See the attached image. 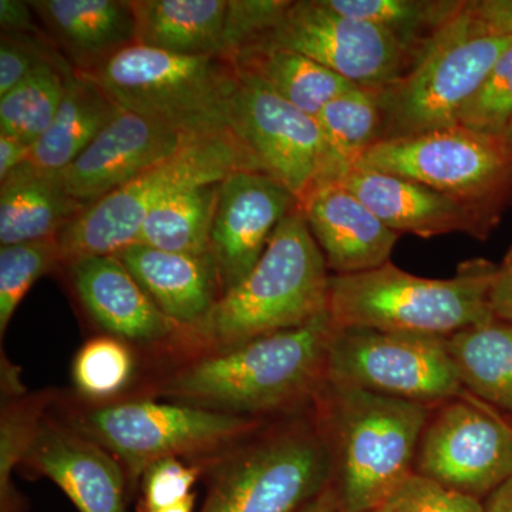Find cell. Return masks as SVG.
Wrapping results in <instances>:
<instances>
[{"label": "cell", "mask_w": 512, "mask_h": 512, "mask_svg": "<svg viewBox=\"0 0 512 512\" xmlns=\"http://www.w3.org/2000/svg\"><path fill=\"white\" fill-rule=\"evenodd\" d=\"M330 312L232 348L192 355L154 393L173 402L262 420L308 409L326 382Z\"/></svg>", "instance_id": "cell-1"}, {"label": "cell", "mask_w": 512, "mask_h": 512, "mask_svg": "<svg viewBox=\"0 0 512 512\" xmlns=\"http://www.w3.org/2000/svg\"><path fill=\"white\" fill-rule=\"evenodd\" d=\"M330 278L298 204L276 228L251 272L175 346L200 355L299 328L329 312Z\"/></svg>", "instance_id": "cell-2"}, {"label": "cell", "mask_w": 512, "mask_h": 512, "mask_svg": "<svg viewBox=\"0 0 512 512\" xmlns=\"http://www.w3.org/2000/svg\"><path fill=\"white\" fill-rule=\"evenodd\" d=\"M313 410L332 454L340 512L386 505L413 474L431 407L325 382Z\"/></svg>", "instance_id": "cell-3"}, {"label": "cell", "mask_w": 512, "mask_h": 512, "mask_svg": "<svg viewBox=\"0 0 512 512\" xmlns=\"http://www.w3.org/2000/svg\"><path fill=\"white\" fill-rule=\"evenodd\" d=\"M497 265L484 258L458 265L448 279L423 278L386 264L330 278L329 312L336 326H360L448 338L494 320L490 286Z\"/></svg>", "instance_id": "cell-4"}, {"label": "cell", "mask_w": 512, "mask_h": 512, "mask_svg": "<svg viewBox=\"0 0 512 512\" xmlns=\"http://www.w3.org/2000/svg\"><path fill=\"white\" fill-rule=\"evenodd\" d=\"M201 512H299L333 481L313 403L214 458Z\"/></svg>", "instance_id": "cell-5"}, {"label": "cell", "mask_w": 512, "mask_h": 512, "mask_svg": "<svg viewBox=\"0 0 512 512\" xmlns=\"http://www.w3.org/2000/svg\"><path fill=\"white\" fill-rule=\"evenodd\" d=\"M84 74L121 110L190 136L232 131L239 74L225 57L177 55L134 43Z\"/></svg>", "instance_id": "cell-6"}, {"label": "cell", "mask_w": 512, "mask_h": 512, "mask_svg": "<svg viewBox=\"0 0 512 512\" xmlns=\"http://www.w3.org/2000/svg\"><path fill=\"white\" fill-rule=\"evenodd\" d=\"M261 171L232 131L195 137L174 156L89 205L57 235L60 264L83 256L117 255L137 244L147 215L175 192L217 184L235 171Z\"/></svg>", "instance_id": "cell-7"}, {"label": "cell", "mask_w": 512, "mask_h": 512, "mask_svg": "<svg viewBox=\"0 0 512 512\" xmlns=\"http://www.w3.org/2000/svg\"><path fill=\"white\" fill-rule=\"evenodd\" d=\"M63 421L119 461L130 494L156 461L214 460L262 427V420L251 417L150 399L87 407Z\"/></svg>", "instance_id": "cell-8"}, {"label": "cell", "mask_w": 512, "mask_h": 512, "mask_svg": "<svg viewBox=\"0 0 512 512\" xmlns=\"http://www.w3.org/2000/svg\"><path fill=\"white\" fill-rule=\"evenodd\" d=\"M510 46L512 37L473 39L458 13L412 72L379 89L380 143L456 127L458 114Z\"/></svg>", "instance_id": "cell-9"}, {"label": "cell", "mask_w": 512, "mask_h": 512, "mask_svg": "<svg viewBox=\"0 0 512 512\" xmlns=\"http://www.w3.org/2000/svg\"><path fill=\"white\" fill-rule=\"evenodd\" d=\"M326 382L434 407L466 394L446 338L336 326Z\"/></svg>", "instance_id": "cell-10"}, {"label": "cell", "mask_w": 512, "mask_h": 512, "mask_svg": "<svg viewBox=\"0 0 512 512\" xmlns=\"http://www.w3.org/2000/svg\"><path fill=\"white\" fill-rule=\"evenodd\" d=\"M357 167L409 178L503 217L512 207V154L503 138L456 126L382 141Z\"/></svg>", "instance_id": "cell-11"}, {"label": "cell", "mask_w": 512, "mask_h": 512, "mask_svg": "<svg viewBox=\"0 0 512 512\" xmlns=\"http://www.w3.org/2000/svg\"><path fill=\"white\" fill-rule=\"evenodd\" d=\"M248 47L293 50L369 89L403 79L423 60L392 33L342 15L326 0L289 2L274 25Z\"/></svg>", "instance_id": "cell-12"}, {"label": "cell", "mask_w": 512, "mask_h": 512, "mask_svg": "<svg viewBox=\"0 0 512 512\" xmlns=\"http://www.w3.org/2000/svg\"><path fill=\"white\" fill-rule=\"evenodd\" d=\"M413 473L480 498L512 477V423L470 393L431 407Z\"/></svg>", "instance_id": "cell-13"}, {"label": "cell", "mask_w": 512, "mask_h": 512, "mask_svg": "<svg viewBox=\"0 0 512 512\" xmlns=\"http://www.w3.org/2000/svg\"><path fill=\"white\" fill-rule=\"evenodd\" d=\"M231 128L262 173L284 185L302 204L340 175L318 120L247 77L239 76Z\"/></svg>", "instance_id": "cell-14"}, {"label": "cell", "mask_w": 512, "mask_h": 512, "mask_svg": "<svg viewBox=\"0 0 512 512\" xmlns=\"http://www.w3.org/2000/svg\"><path fill=\"white\" fill-rule=\"evenodd\" d=\"M298 204L284 185L261 171H235L221 181L210 254L220 275L222 295L251 272L276 228Z\"/></svg>", "instance_id": "cell-15"}, {"label": "cell", "mask_w": 512, "mask_h": 512, "mask_svg": "<svg viewBox=\"0 0 512 512\" xmlns=\"http://www.w3.org/2000/svg\"><path fill=\"white\" fill-rule=\"evenodd\" d=\"M195 137L200 136L121 110L72 164L53 175L73 200L87 208L174 156Z\"/></svg>", "instance_id": "cell-16"}, {"label": "cell", "mask_w": 512, "mask_h": 512, "mask_svg": "<svg viewBox=\"0 0 512 512\" xmlns=\"http://www.w3.org/2000/svg\"><path fill=\"white\" fill-rule=\"evenodd\" d=\"M338 184L400 235L427 239L458 232L484 241L501 221L493 212L417 181L363 167L352 168Z\"/></svg>", "instance_id": "cell-17"}, {"label": "cell", "mask_w": 512, "mask_h": 512, "mask_svg": "<svg viewBox=\"0 0 512 512\" xmlns=\"http://www.w3.org/2000/svg\"><path fill=\"white\" fill-rule=\"evenodd\" d=\"M23 466L52 480L79 512H126V471L66 421L45 417Z\"/></svg>", "instance_id": "cell-18"}, {"label": "cell", "mask_w": 512, "mask_h": 512, "mask_svg": "<svg viewBox=\"0 0 512 512\" xmlns=\"http://www.w3.org/2000/svg\"><path fill=\"white\" fill-rule=\"evenodd\" d=\"M77 298L107 335L143 346H175L181 330L141 288L117 255L64 264Z\"/></svg>", "instance_id": "cell-19"}, {"label": "cell", "mask_w": 512, "mask_h": 512, "mask_svg": "<svg viewBox=\"0 0 512 512\" xmlns=\"http://www.w3.org/2000/svg\"><path fill=\"white\" fill-rule=\"evenodd\" d=\"M299 205L336 275L362 274L389 264L400 234L343 185H323Z\"/></svg>", "instance_id": "cell-20"}, {"label": "cell", "mask_w": 512, "mask_h": 512, "mask_svg": "<svg viewBox=\"0 0 512 512\" xmlns=\"http://www.w3.org/2000/svg\"><path fill=\"white\" fill-rule=\"evenodd\" d=\"M181 336L207 318L222 296L211 255L177 254L134 244L117 254Z\"/></svg>", "instance_id": "cell-21"}, {"label": "cell", "mask_w": 512, "mask_h": 512, "mask_svg": "<svg viewBox=\"0 0 512 512\" xmlns=\"http://www.w3.org/2000/svg\"><path fill=\"white\" fill-rule=\"evenodd\" d=\"M29 5L77 72H93L136 43L130 0H33Z\"/></svg>", "instance_id": "cell-22"}, {"label": "cell", "mask_w": 512, "mask_h": 512, "mask_svg": "<svg viewBox=\"0 0 512 512\" xmlns=\"http://www.w3.org/2000/svg\"><path fill=\"white\" fill-rule=\"evenodd\" d=\"M136 45L185 56L224 57L228 0H130Z\"/></svg>", "instance_id": "cell-23"}, {"label": "cell", "mask_w": 512, "mask_h": 512, "mask_svg": "<svg viewBox=\"0 0 512 512\" xmlns=\"http://www.w3.org/2000/svg\"><path fill=\"white\" fill-rule=\"evenodd\" d=\"M121 109L87 74L74 70L66 93L46 133L30 148L28 163L43 173H57L93 143Z\"/></svg>", "instance_id": "cell-24"}, {"label": "cell", "mask_w": 512, "mask_h": 512, "mask_svg": "<svg viewBox=\"0 0 512 512\" xmlns=\"http://www.w3.org/2000/svg\"><path fill=\"white\" fill-rule=\"evenodd\" d=\"M84 210L55 175L23 164L0 185V247L56 238Z\"/></svg>", "instance_id": "cell-25"}, {"label": "cell", "mask_w": 512, "mask_h": 512, "mask_svg": "<svg viewBox=\"0 0 512 512\" xmlns=\"http://www.w3.org/2000/svg\"><path fill=\"white\" fill-rule=\"evenodd\" d=\"M239 76L318 117L326 104L355 87L311 57L281 47H247L234 59Z\"/></svg>", "instance_id": "cell-26"}, {"label": "cell", "mask_w": 512, "mask_h": 512, "mask_svg": "<svg viewBox=\"0 0 512 512\" xmlns=\"http://www.w3.org/2000/svg\"><path fill=\"white\" fill-rule=\"evenodd\" d=\"M446 343L464 390L512 423V325L494 319L454 333Z\"/></svg>", "instance_id": "cell-27"}, {"label": "cell", "mask_w": 512, "mask_h": 512, "mask_svg": "<svg viewBox=\"0 0 512 512\" xmlns=\"http://www.w3.org/2000/svg\"><path fill=\"white\" fill-rule=\"evenodd\" d=\"M218 185H197L165 198L147 215L137 244L177 254L211 255Z\"/></svg>", "instance_id": "cell-28"}, {"label": "cell", "mask_w": 512, "mask_h": 512, "mask_svg": "<svg viewBox=\"0 0 512 512\" xmlns=\"http://www.w3.org/2000/svg\"><path fill=\"white\" fill-rule=\"evenodd\" d=\"M342 15L375 23L426 57L437 37L457 18L464 0H326Z\"/></svg>", "instance_id": "cell-29"}, {"label": "cell", "mask_w": 512, "mask_h": 512, "mask_svg": "<svg viewBox=\"0 0 512 512\" xmlns=\"http://www.w3.org/2000/svg\"><path fill=\"white\" fill-rule=\"evenodd\" d=\"M316 120L342 178L382 140L379 89L352 87L326 104Z\"/></svg>", "instance_id": "cell-30"}, {"label": "cell", "mask_w": 512, "mask_h": 512, "mask_svg": "<svg viewBox=\"0 0 512 512\" xmlns=\"http://www.w3.org/2000/svg\"><path fill=\"white\" fill-rule=\"evenodd\" d=\"M72 73L46 64L0 96V134L32 147L55 120Z\"/></svg>", "instance_id": "cell-31"}, {"label": "cell", "mask_w": 512, "mask_h": 512, "mask_svg": "<svg viewBox=\"0 0 512 512\" xmlns=\"http://www.w3.org/2000/svg\"><path fill=\"white\" fill-rule=\"evenodd\" d=\"M50 393L22 394L3 403L0 417V508L2 512H20L18 491L12 474L28 454L37 430L52 403Z\"/></svg>", "instance_id": "cell-32"}, {"label": "cell", "mask_w": 512, "mask_h": 512, "mask_svg": "<svg viewBox=\"0 0 512 512\" xmlns=\"http://www.w3.org/2000/svg\"><path fill=\"white\" fill-rule=\"evenodd\" d=\"M134 372L136 357L130 343L110 335L87 340L72 366L77 392L93 400H107L123 392Z\"/></svg>", "instance_id": "cell-33"}, {"label": "cell", "mask_w": 512, "mask_h": 512, "mask_svg": "<svg viewBox=\"0 0 512 512\" xmlns=\"http://www.w3.org/2000/svg\"><path fill=\"white\" fill-rule=\"evenodd\" d=\"M60 264L56 238L0 247V336L40 276Z\"/></svg>", "instance_id": "cell-34"}, {"label": "cell", "mask_w": 512, "mask_h": 512, "mask_svg": "<svg viewBox=\"0 0 512 512\" xmlns=\"http://www.w3.org/2000/svg\"><path fill=\"white\" fill-rule=\"evenodd\" d=\"M512 123V46L501 55L483 84L458 114L457 126L503 138Z\"/></svg>", "instance_id": "cell-35"}, {"label": "cell", "mask_w": 512, "mask_h": 512, "mask_svg": "<svg viewBox=\"0 0 512 512\" xmlns=\"http://www.w3.org/2000/svg\"><path fill=\"white\" fill-rule=\"evenodd\" d=\"M42 33L2 32L0 37V96L39 67L52 64L63 72L72 73L74 67L52 46V40H43Z\"/></svg>", "instance_id": "cell-36"}, {"label": "cell", "mask_w": 512, "mask_h": 512, "mask_svg": "<svg viewBox=\"0 0 512 512\" xmlns=\"http://www.w3.org/2000/svg\"><path fill=\"white\" fill-rule=\"evenodd\" d=\"M387 505L393 512H484L480 498L416 473L400 484Z\"/></svg>", "instance_id": "cell-37"}, {"label": "cell", "mask_w": 512, "mask_h": 512, "mask_svg": "<svg viewBox=\"0 0 512 512\" xmlns=\"http://www.w3.org/2000/svg\"><path fill=\"white\" fill-rule=\"evenodd\" d=\"M204 473V466L187 464L181 458H164L144 471L140 480L141 510H160L190 497Z\"/></svg>", "instance_id": "cell-38"}, {"label": "cell", "mask_w": 512, "mask_h": 512, "mask_svg": "<svg viewBox=\"0 0 512 512\" xmlns=\"http://www.w3.org/2000/svg\"><path fill=\"white\" fill-rule=\"evenodd\" d=\"M289 0H228L224 32V57L234 62L242 49L252 45L281 16Z\"/></svg>", "instance_id": "cell-39"}, {"label": "cell", "mask_w": 512, "mask_h": 512, "mask_svg": "<svg viewBox=\"0 0 512 512\" xmlns=\"http://www.w3.org/2000/svg\"><path fill=\"white\" fill-rule=\"evenodd\" d=\"M463 15L474 39L512 37V0H466Z\"/></svg>", "instance_id": "cell-40"}, {"label": "cell", "mask_w": 512, "mask_h": 512, "mask_svg": "<svg viewBox=\"0 0 512 512\" xmlns=\"http://www.w3.org/2000/svg\"><path fill=\"white\" fill-rule=\"evenodd\" d=\"M488 301L494 318L512 325V247L495 269Z\"/></svg>", "instance_id": "cell-41"}, {"label": "cell", "mask_w": 512, "mask_h": 512, "mask_svg": "<svg viewBox=\"0 0 512 512\" xmlns=\"http://www.w3.org/2000/svg\"><path fill=\"white\" fill-rule=\"evenodd\" d=\"M32 13H35V10L32 9L29 2L2 0L0 2V26H2V32L35 33V35H40L42 32L37 29Z\"/></svg>", "instance_id": "cell-42"}, {"label": "cell", "mask_w": 512, "mask_h": 512, "mask_svg": "<svg viewBox=\"0 0 512 512\" xmlns=\"http://www.w3.org/2000/svg\"><path fill=\"white\" fill-rule=\"evenodd\" d=\"M30 148L15 138L0 134V183L28 163Z\"/></svg>", "instance_id": "cell-43"}, {"label": "cell", "mask_w": 512, "mask_h": 512, "mask_svg": "<svg viewBox=\"0 0 512 512\" xmlns=\"http://www.w3.org/2000/svg\"><path fill=\"white\" fill-rule=\"evenodd\" d=\"M484 512H512V477L490 494Z\"/></svg>", "instance_id": "cell-44"}, {"label": "cell", "mask_w": 512, "mask_h": 512, "mask_svg": "<svg viewBox=\"0 0 512 512\" xmlns=\"http://www.w3.org/2000/svg\"><path fill=\"white\" fill-rule=\"evenodd\" d=\"M299 512H340L338 495L335 488L330 485L328 490L323 491L318 498L303 507Z\"/></svg>", "instance_id": "cell-45"}, {"label": "cell", "mask_w": 512, "mask_h": 512, "mask_svg": "<svg viewBox=\"0 0 512 512\" xmlns=\"http://www.w3.org/2000/svg\"><path fill=\"white\" fill-rule=\"evenodd\" d=\"M195 500H197V495L194 493L181 503L171 505V507L160 508V510H141V508H138L137 512H194Z\"/></svg>", "instance_id": "cell-46"}, {"label": "cell", "mask_w": 512, "mask_h": 512, "mask_svg": "<svg viewBox=\"0 0 512 512\" xmlns=\"http://www.w3.org/2000/svg\"><path fill=\"white\" fill-rule=\"evenodd\" d=\"M503 141L505 144V147L510 150V153L512 154V123L511 126L507 128V131H505V134L503 136Z\"/></svg>", "instance_id": "cell-47"}, {"label": "cell", "mask_w": 512, "mask_h": 512, "mask_svg": "<svg viewBox=\"0 0 512 512\" xmlns=\"http://www.w3.org/2000/svg\"><path fill=\"white\" fill-rule=\"evenodd\" d=\"M366 512H393L392 508L389 505H383V507L375 508V510H370Z\"/></svg>", "instance_id": "cell-48"}]
</instances>
